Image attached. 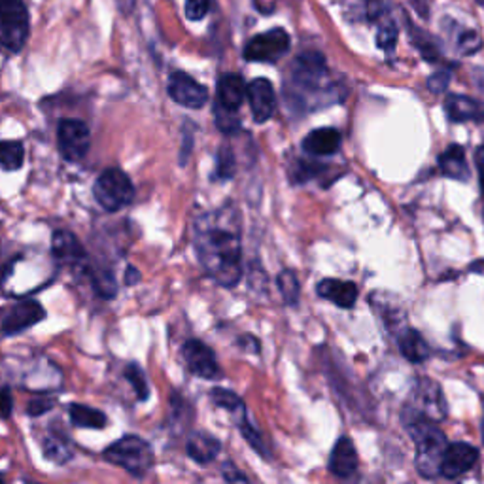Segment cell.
<instances>
[{
  "label": "cell",
  "mask_w": 484,
  "mask_h": 484,
  "mask_svg": "<svg viewBox=\"0 0 484 484\" xmlns=\"http://www.w3.org/2000/svg\"><path fill=\"white\" fill-rule=\"evenodd\" d=\"M193 245L207 275L223 288H235L242 278V238L237 208L227 205L199 216L193 225Z\"/></svg>",
  "instance_id": "1"
},
{
  "label": "cell",
  "mask_w": 484,
  "mask_h": 484,
  "mask_svg": "<svg viewBox=\"0 0 484 484\" xmlns=\"http://www.w3.org/2000/svg\"><path fill=\"white\" fill-rule=\"evenodd\" d=\"M407 430L415 441L417 449V472L424 479H435L441 475L445 450L449 447L445 433L441 432L437 422L422 415H405Z\"/></svg>",
  "instance_id": "2"
},
{
  "label": "cell",
  "mask_w": 484,
  "mask_h": 484,
  "mask_svg": "<svg viewBox=\"0 0 484 484\" xmlns=\"http://www.w3.org/2000/svg\"><path fill=\"white\" fill-rule=\"evenodd\" d=\"M103 454L106 462L125 469L135 479L146 477L153 467L152 447L138 435H125L118 439Z\"/></svg>",
  "instance_id": "3"
},
{
  "label": "cell",
  "mask_w": 484,
  "mask_h": 484,
  "mask_svg": "<svg viewBox=\"0 0 484 484\" xmlns=\"http://www.w3.org/2000/svg\"><path fill=\"white\" fill-rule=\"evenodd\" d=\"M31 20L25 0H0V50L20 53L27 44Z\"/></svg>",
  "instance_id": "4"
},
{
  "label": "cell",
  "mask_w": 484,
  "mask_h": 484,
  "mask_svg": "<svg viewBox=\"0 0 484 484\" xmlns=\"http://www.w3.org/2000/svg\"><path fill=\"white\" fill-rule=\"evenodd\" d=\"M97 203L106 212H120L135 199V186L121 168H106L93 186Z\"/></svg>",
  "instance_id": "5"
},
{
  "label": "cell",
  "mask_w": 484,
  "mask_h": 484,
  "mask_svg": "<svg viewBox=\"0 0 484 484\" xmlns=\"http://www.w3.org/2000/svg\"><path fill=\"white\" fill-rule=\"evenodd\" d=\"M292 83L293 90H297V95L301 93L307 103V97H320L330 93L327 91V65L325 59L316 53L308 51L297 57L292 70Z\"/></svg>",
  "instance_id": "6"
},
{
  "label": "cell",
  "mask_w": 484,
  "mask_h": 484,
  "mask_svg": "<svg viewBox=\"0 0 484 484\" xmlns=\"http://www.w3.org/2000/svg\"><path fill=\"white\" fill-rule=\"evenodd\" d=\"M57 142H59V152L70 163L82 161L91 146V131L90 127L80 120H61L57 125Z\"/></svg>",
  "instance_id": "7"
},
{
  "label": "cell",
  "mask_w": 484,
  "mask_h": 484,
  "mask_svg": "<svg viewBox=\"0 0 484 484\" xmlns=\"http://www.w3.org/2000/svg\"><path fill=\"white\" fill-rule=\"evenodd\" d=\"M290 50V36L284 28H270L254 36L245 48V59L254 63H275Z\"/></svg>",
  "instance_id": "8"
},
{
  "label": "cell",
  "mask_w": 484,
  "mask_h": 484,
  "mask_svg": "<svg viewBox=\"0 0 484 484\" xmlns=\"http://www.w3.org/2000/svg\"><path fill=\"white\" fill-rule=\"evenodd\" d=\"M407 415H422L433 422H441L447 417V402L439 384L422 379L412 392V407H407Z\"/></svg>",
  "instance_id": "9"
},
{
  "label": "cell",
  "mask_w": 484,
  "mask_h": 484,
  "mask_svg": "<svg viewBox=\"0 0 484 484\" xmlns=\"http://www.w3.org/2000/svg\"><path fill=\"white\" fill-rule=\"evenodd\" d=\"M44 318H46V308L38 301H35V299H27V301L16 303L6 312L3 324H0V332H3L4 337L20 335Z\"/></svg>",
  "instance_id": "10"
},
{
  "label": "cell",
  "mask_w": 484,
  "mask_h": 484,
  "mask_svg": "<svg viewBox=\"0 0 484 484\" xmlns=\"http://www.w3.org/2000/svg\"><path fill=\"white\" fill-rule=\"evenodd\" d=\"M168 97L180 106L199 110L208 101V91L203 83H199L186 73H175L168 78Z\"/></svg>",
  "instance_id": "11"
},
{
  "label": "cell",
  "mask_w": 484,
  "mask_h": 484,
  "mask_svg": "<svg viewBox=\"0 0 484 484\" xmlns=\"http://www.w3.org/2000/svg\"><path fill=\"white\" fill-rule=\"evenodd\" d=\"M182 355L186 360L190 371L197 377L207 379V380H215L220 375V367L216 362V354L212 352L210 347L197 339L188 340L182 348Z\"/></svg>",
  "instance_id": "12"
},
{
  "label": "cell",
  "mask_w": 484,
  "mask_h": 484,
  "mask_svg": "<svg viewBox=\"0 0 484 484\" xmlns=\"http://www.w3.org/2000/svg\"><path fill=\"white\" fill-rule=\"evenodd\" d=\"M246 97L255 121L265 123L267 120L273 118L277 110V95L273 83L265 78H255L246 88Z\"/></svg>",
  "instance_id": "13"
},
{
  "label": "cell",
  "mask_w": 484,
  "mask_h": 484,
  "mask_svg": "<svg viewBox=\"0 0 484 484\" xmlns=\"http://www.w3.org/2000/svg\"><path fill=\"white\" fill-rule=\"evenodd\" d=\"M479 460V450L467 443H452L447 447L443 464H441V475L445 479H458L465 475Z\"/></svg>",
  "instance_id": "14"
},
{
  "label": "cell",
  "mask_w": 484,
  "mask_h": 484,
  "mask_svg": "<svg viewBox=\"0 0 484 484\" xmlns=\"http://www.w3.org/2000/svg\"><path fill=\"white\" fill-rule=\"evenodd\" d=\"M51 252L55 260L63 265L74 269L88 265V254H85L82 242L70 231H55L51 240Z\"/></svg>",
  "instance_id": "15"
},
{
  "label": "cell",
  "mask_w": 484,
  "mask_h": 484,
  "mask_svg": "<svg viewBox=\"0 0 484 484\" xmlns=\"http://www.w3.org/2000/svg\"><path fill=\"white\" fill-rule=\"evenodd\" d=\"M246 97V83L238 74H223L218 80L215 110L238 113V108Z\"/></svg>",
  "instance_id": "16"
},
{
  "label": "cell",
  "mask_w": 484,
  "mask_h": 484,
  "mask_svg": "<svg viewBox=\"0 0 484 484\" xmlns=\"http://www.w3.org/2000/svg\"><path fill=\"white\" fill-rule=\"evenodd\" d=\"M445 112L454 123L484 121V103H479L472 97L449 95L445 101Z\"/></svg>",
  "instance_id": "17"
},
{
  "label": "cell",
  "mask_w": 484,
  "mask_h": 484,
  "mask_svg": "<svg viewBox=\"0 0 484 484\" xmlns=\"http://www.w3.org/2000/svg\"><path fill=\"white\" fill-rule=\"evenodd\" d=\"M318 295L332 301L333 305L340 308H352L358 299V286L354 282L337 280V278H325L318 284Z\"/></svg>",
  "instance_id": "18"
},
{
  "label": "cell",
  "mask_w": 484,
  "mask_h": 484,
  "mask_svg": "<svg viewBox=\"0 0 484 484\" xmlns=\"http://www.w3.org/2000/svg\"><path fill=\"white\" fill-rule=\"evenodd\" d=\"M358 469V454L348 437H340L330 457V472L335 477L348 479Z\"/></svg>",
  "instance_id": "19"
},
{
  "label": "cell",
  "mask_w": 484,
  "mask_h": 484,
  "mask_svg": "<svg viewBox=\"0 0 484 484\" xmlns=\"http://www.w3.org/2000/svg\"><path fill=\"white\" fill-rule=\"evenodd\" d=\"M188 457L197 464H210L222 450L220 441L208 432H193L188 439Z\"/></svg>",
  "instance_id": "20"
},
{
  "label": "cell",
  "mask_w": 484,
  "mask_h": 484,
  "mask_svg": "<svg viewBox=\"0 0 484 484\" xmlns=\"http://www.w3.org/2000/svg\"><path fill=\"white\" fill-rule=\"evenodd\" d=\"M340 148V133L333 127L310 131L303 140V150L310 155H333Z\"/></svg>",
  "instance_id": "21"
},
{
  "label": "cell",
  "mask_w": 484,
  "mask_h": 484,
  "mask_svg": "<svg viewBox=\"0 0 484 484\" xmlns=\"http://www.w3.org/2000/svg\"><path fill=\"white\" fill-rule=\"evenodd\" d=\"M439 168H441V173L452 180H458V182L469 180V167L465 161V152L458 144H450L443 153H441Z\"/></svg>",
  "instance_id": "22"
},
{
  "label": "cell",
  "mask_w": 484,
  "mask_h": 484,
  "mask_svg": "<svg viewBox=\"0 0 484 484\" xmlns=\"http://www.w3.org/2000/svg\"><path fill=\"white\" fill-rule=\"evenodd\" d=\"M397 345H400L403 358H407L412 363H422L424 360H428L430 355L428 343H425L418 332L410 330V327H405V330L397 333Z\"/></svg>",
  "instance_id": "23"
},
{
  "label": "cell",
  "mask_w": 484,
  "mask_h": 484,
  "mask_svg": "<svg viewBox=\"0 0 484 484\" xmlns=\"http://www.w3.org/2000/svg\"><path fill=\"white\" fill-rule=\"evenodd\" d=\"M68 415H70V422H73V425H76V428L103 430L106 425L105 412L88 405H80V403L70 405Z\"/></svg>",
  "instance_id": "24"
},
{
  "label": "cell",
  "mask_w": 484,
  "mask_h": 484,
  "mask_svg": "<svg viewBox=\"0 0 484 484\" xmlns=\"http://www.w3.org/2000/svg\"><path fill=\"white\" fill-rule=\"evenodd\" d=\"M210 400L215 402V405H218L220 409H225L227 412H231L235 422L240 425L242 422H246V409L245 403H242L240 397L235 392L223 390V388H215L210 392Z\"/></svg>",
  "instance_id": "25"
},
{
  "label": "cell",
  "mask_w": 484,
  "mask_h": 484,
  "mask_svg": "<svg viewBox=\"0 0 484 484\" xmlns=\"http://www.w3.org/2000/svg\"><path fill=\"white\" fill-rule=\"evenodd\" d=\"M25 161V148L20 140H0V168L20 170Z\"/></svg>",
  "instance_id": "26"
},
{
  "label": "cell",
  "mask_w": 484,
  "mask_h": 484,
  "mask_svg": "<svg viewBox=\"0 0 484 484\" xmlns=\"http://www.w3.org/2000/svg\"><path fill=\"white\" fill-rule=\"evenodd\" d=\"M127 382L131 384L135 394H137V400L138 402H146L150 397V386H148V380H146V375L144 371H142V367L138 363H129L125 367L123 371Z\"/></svg>",
  "instance_id": "27"
},
{
  "label": "cell",
  "mask_w": 484,
  "mask_h": 484,
  "mask_svg": "<svg viewBox=\"0 0 484 484\" xmlns=\"http://www.w3.org/2000/svg\"><path fill=\"white\" fill-rule=\"evenodd\" d=\"M44 457L51 460L53 464H66L70 458H73V452H70L68 445L63 439L48 435L44 439Z\"/></svg>",
  "instance_id": "28"
},
{
  "label": "cell",
  "mask_w": 484,
  "mask_h": 484,
  "mask_svg": "<svg viewBox=\"0 0 484 484\" xmlns=\"http://www.w3.org/2000/svg\"><path fill=\"white\" fill-rule=\"evenodd\" d=\"M278 288L286 305H297L299 301V280L293 270H282L278 275Z\"/></svg>",
  "instance_id": "29"
},
{
  "label": "cell",
  "mask_w": 484,
  "mask_h": 484,
  "mask_svg": "<svg viewBox=\"0 0 484 484\" xmlns=\"http://www.w3.org/2000/svg\"><path fill=\"white\" fill-rule=\"evenodd\" d=\"M397 42V25L394 20H382L379 33H377V44L384 51H392Z\"/></svg>",
  "instance_id": "30"
},
{
  "label": "cell",
  "mask_w": 484,
  "mask_h": 484,
  "mask_svg": "<svg viewBox=\"0 0 484 484\" xmlns=\"http://www.w3.org/2000/svg\"><path fill=\"white\" fill-rule=\"evenodd\" d=\"M90 277H91L95 292L103 299H112L113 295H116L118 286H116V280H113L110 273H95V270H91Z\"/></svg>",
  "instance_id": "31"
},
{
  "label": "cell",
  "mask_w": 484,
  "mask_h": 484,
  "mask_svg": "<svg viewBox=\"0 0 484 484\" xmlns=\"http://www.w3.org/2000/svg\"><path fill=\"white\" fill-rule=\"evenodd\" d=\"M235 175V155L231 148L223 144L218 153V176L227 180Z\"/></svg>",
  "instance_id": "32"
},
{
  "label": "cell",
  "mask_w": 484,
  "mask_h": 484,
  "mask_svg": "<svg viewBox=\"0 0 484 484\" xmlns=\"http://www.w3.org/2000/svg\"><path fill=\"white\" fill-rule=\"evenodd\" d=\"M295 168H293V180H297V183H303L308 178H315L318 173L324 170V165L320 163H307V161H295Z\"/></svg>",
  "instance_id": "33"
},
{
  "label": "cell",
  "mask_w": 484,
  "mask_h": 484,
  "mask_svg": "<svg viewBox=\"0 0 484 484\" xmlns=\"http://www.w3.org/2000/svg\"><path fill=\"white\" fill-rule=\"evenodd\" d=\"M212 0H186V18L190 21H201L210 12Z\"/></svg>",
  "instance_id": "34"
},
{
  "label": "cell",
  "mask_w": 484,
  "mask_h": 484,
  "mask_svg": "<svg viewBox=\"0 0 484 484\" xmlns=\"http://www.w3.org/2000/svg\"><path fill=\"white\" fill-rule=\"evenodd\" d=\"M238 428H240L242 435L246 437L248 443H250L255 450H258V452L262 454V457H269V450H267V447H265V439H262V435L252 428L248 420H246V422H242V424L238 425Z\"/></svg>",
  "instance_id": "35"
},
{
  "label": "cell",
  "mask_w": 484,
  "mask_h": 484,
  "mask_svg": "<svg viewBox=\"0 0 484 484\" xmlns=\"http://www.w3.org/2000/svg\"><path fill=\"white\" fill-rule=\"evenodd\" d=\"M55 405V400L53 397H46V395H40L36 397V400H33L31 403L27 405V412L31 417H40V415H44V412L51 410Z\"/></svg>",
  "instance_id": "36"
},
{
  "label": "cell",
  "mask_w": 484,
  "mask_h": 484,
  "mask_svg": "<svg viewBox=\"0 0 484 484\" xmlns=\"http://www.w3.org/2000/svg\"><path fill=\"white\" fill-rule=\"evenodd\" d=\"M480 46H482V40H480V36H479L477 33H472V31H469V33L460 35L458 48H460V50H462L465 55H472V53L479 51V50H480Z\"/></svg>",
  "instance_id": "37"
},
{
  "label": "cell",
  "mask_w": 484,
  "mask_h": 484,
  "mask_svg": "<svg viewBox=\"0 0 484 484\" xmlns=\"http://www.w3.org/2000/svg\"><path fill=\"white\" fill-rule=\"evenodd\" d=\"M12 409H13V397H12V392L8 386H3L0 388V418H10L12 415Z\"/></svg>",
  "instance_id": "38"
},
{
  "label": "cell",
  "mask_w": 484,
  "mask_h": 484,
  "mask_svg": "<svg viewBox=\"0 0 484 484\" xmlns=\"http://www.w3.org/2000/svg\"><path fill=\"white\" fill-rule=\"evenodd\" d=\"M222 475L227 482H248V477L245 473H240L238 467H235L231 462H225L222 465Z\"/></svg>",
  "instance_id": "39"
},
{
  "label": "cell",
  "mask_w": 484,
  "mask_h": 484,
  "mask_svg": "<svg viewBox=\"0 0 484 484\" xmlns=\"http://www.w3.org/2000/svg\"><path fill=\"white\" fill-rule=\"evenodd\" d=\"M450 82V74L449 73H437L433 74L430 80H428V88L433 91V93H443L447 90V85Z\"/></svg>",
  "instance_id": "40"
},
{
  "label": "cell",
  "mask_w": 484,
  "mask_h": 484,
  "mask_svg": "<svg viewBox=\"0 0 484 484\" xmlns=\"http://www.w3.org/2000/svg\"><path fill=\"white\" fill-rule=\"evenodd\" d=\"M475 161H477V168H479V178H480V188L484 193V146H480L475 152Z\"/></svg>",
  "instance_id": "41"
},
{
  "label": "cell",
  "mask_w": 484,
  "mask_h": 484,
  "mask_svg": "<svg viewBox=\"0 0 484 484\" xmlns=\"http://www.w3.org/2000/svg\"><path fill=\"white\" fill-rule=\"evenodd\" d=\"M118 10L123 13V16H129V13L135 10L137 0H116Z\"/></svg>",
  "instance_id": "42"
},
{
  "label": "cell",
  "mask_w": 484,
  "mask_h": 484,
  "mask_svg": "<svg viewBox=\"0 0 484 484\" xmlns=\"http://www.w3.org/2000/svg\"><path fill=\"white\" fill-rule=\"evenodd\" d=\"M138 280H140L138 269H135L133 265L127 267V273H125V284H127V286H133V284H137Z\"/></svg>",
  "instance_id": "43"
},
{
  "label": "cell",
  "mask_w": 484,
  "mask_h": 484,
  "mask_svg": "<svg viewBox=\"0 0 484 484\" xmlns=\"http://www.w3.org/2000/svg\"><path fill=\"white\" fill-rule=\"evenodd\" d=\"M477 3H479V4H482V6H484V0H477Z\"/></svg>",
  "instance_id": "44"
},
{
  "label": "cell",
  "mask_w": 484,
  "mask_h": 484,
  "mask_svg": "<svg viewBox=\"0 0 484 484\" xmlns=\"http://www.w3.org/2000/svg\"><path fill=\"white\" fill-rule=\"evenodd\" d=\"M482 435H484V425H482Z\"/></svg>",
  "instance_id": "45"
}]
</instances>
